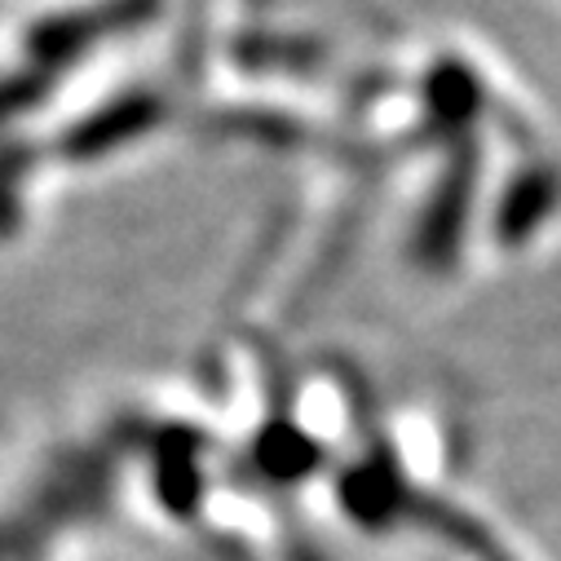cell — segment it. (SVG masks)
<instances>
[{
	"mask_svg": "<svg viewBox=\"0 0 561 561\" xmlns=\"http://www.w3.org/2000/svg\"><path fill=\"white\" fill-rule=\"evenodd\" d=\"M469 191H473L469 173L443 182V195H438V208H434L438 217H425V221H420V239H415V252H420V256H425V252H447V248L456 243V234L465 230Z\"/></svg>",
	"mask_w": 561,
	"mask_h": 561,
	"instance_id": "obj_2",
	"label": "cell"
},
{
	"mask_svg": "<svg viewBox=\"0 0 561 561\" xmlns=\"http://www.w3.org/2000/svg\"><path fill=\"white\" fill-rule=\"evenodd\" d=\"M552 204H557V178H548V173L517 178L513 191L500 204V239L504 243H517V239L535 234L539 221L552 213Z\"/></svg>",
	"mask_w": 561,
	"mask_h": 561,
	"instance_id": "obj_1",
	"label": "cell"
}]
</instances>
